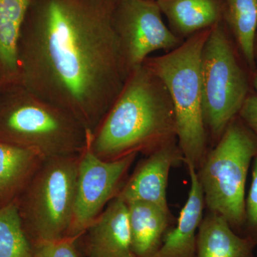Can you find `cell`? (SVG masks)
I'll return each mask as SVG.
<instances>
[{"label": "cell", "mask_w": 257, "mask_h": 257, "mask_svg": "<svg viewBox=\"0 0 257 257\" xmlns=\"http://www.w3.org/2000/svg\"><path fill=\"white\" fill-rule=\"evenodd\" d=\"M116 0H34L20 37L17 84L97 127L124 85Z\"/></svg>", "instance_id": "cell-1"}, {"label": "cell", "mask_w": 257, "mask_h": 257, "mask_svg": "<svg viewBox=\"0 0 257 257\" xmlns=\"http://www.w3.org/2000/svg\"><path fill=\"white\" fill-rule=\"evenodd\" d=\"M177 143L173 103L160 77L145 64L128 73L121 91L91 136L101 160L145 156Z\"/></svg>", "instance_id": "cell-2"}, {"label": "cell", "mask_w": 257, "mask_h": 257, "mask_svg": "<svg viewBox=\"0 0 257 257\" xmlns=\"http://www.w3.org/2000/svg\"><path fill=\"white\" fill-rule=\"evenodd\" d=\"M92 132L72 115L19 84L0 92V140L31 149L45 159L80 155Z\"/></svg>", "instance_id": "cell-3"}, {"label": "cell", "mask_w": 257, "mask_h": 257, "mask_svg": "<svg viewBox=\"0 0 257 257\" xmlns=\"http://www.w3.org/2000/svg\"><path fill=\"white\" fill-rule=\"evenodd\" d=\"M211 30L198 32L175 50L148 57L143 64L167 87L175 109L177 144L184 163L196 170L209 151L203 116L201 55Z\"/></svg>", "instance_id": "cell-4"}, {"label": "cell", "mask_w": 257, "mask_h": 257, "mask_svg": "<svg viewBox=\"0 0 257 257\" xmlns=\"http://www.w3.org/2000/svg\"><path fill=\"white\" fill-rule=\"evenodd\" d=\"M257 156V137L239 115L231 121L197 170L204 204L209 212L224 218L242 236L246 183Z\"/></svg>", "instance_id": "cell-5"}, {"label": "cell", "mask_w": 257, "mask_h": 257, "mask_svg": "<svg viewBox=\"0 0 257 257\" xmlns=\"http://www.w3.org/2000/svg\"><path fill=\"white\" fill-rule=\"evenodd\" d=\"M241 60L224 22L213 27L202 49L201 79L204 124L214 145L251 92V72Z\"/></svg>", "instance_id": "cell-6"}, {"label": "cell", "mask_w": 257, "mask_h": 257, "mask_svg": "<svg viewBox=\"0 0 257 257\" xmlns=\"http://www.w3.org/2000/svg\"><path fill=\"white\" fill-rule=\"evenodd\" d=\"M79 155L45 160L18 202L28 235L34 243L68 235L75 201Z\"/></svg>", "instance_id": "cell-7"}, {"label": "cell", "mask_w": 257, "mask_h": 257, "mask_svg": "<svg viewBox=\"0 0 257 257\" xmlns=\"http://www.w3.org/2000/svg\"><path fill=\"white\" fill-rule=\"evenodd\" d=\"M155 0H116L112 25L127 75L151 54L175 50L183 42L165 25Z\"/></svg>", "instance_id": "cell-8"}, {"label": "cell", "mask_w": 257, "mask_h": 257, "mask_svg": "<svg viewBox=\"0 0 257 257\" xmlns=\"http://www.w3.org/2000/svg\"><path fill=\"white\" fill-rule=\"evenodd\" d=\"M87 146L79 155L73 217L67 236L79 238L112 199L117 197L138 154L107 161Z\"/></svg>", "instance_id": "cell-9"}, {"label": "cell", "mask_w": 257, "mask_h": 257, "mask_svg": "<svg viewBox=\"0 0 257 257\" xmlns=\"http://www.w3.org/2000/svg\"><path fill=\"white\" fill-rule=\"evenodd\" d=\"M184 160L177 143L170 144L147 155L126 179L116 197L126 204L138 201L150 202L170 211L167 198L169 175L171 169Z\"/></svg>", "instance_id": "cell-10"}, {"label": "cell", "mask_w": 257, "mask_h": 257, "mask_svg": "<svg viewBox=\"0 0 257 257\" xmlns=\"http://www.w3.org/2000/svg\"><path fill=\"white\" fill-rule=\"evenodd\" d=\"M82 235L87 257H135L127 204L119 198L112 199Z\"/></svg>", "instance_id": "cell-11"}, {"label": "cell", "mask_w": 257, "mask_h": 257, "mask_svg": "<svg viewBox=\"0 0 257 257\" xmlns=\"http://www.w3.org/2000/svg\"><path fill=\"white\" fill-rule=\"evenodd\" d=\"M185 165L191 180L188 198L175 227L167 231L160 249L153 257H197V232L205 204L197 170L190 164Z\"/></svg>", "instance_id": "cell-12"}, {"label": "cell", "mask_w": 257, "mask_h": 257, "mask_svg": "<svg viewBox=\"0 0 257 257\" xmlns=\"http://www.w3.org/2000/svg\"><path fill=\"white\" fill-rule=\"evenodd\" d=\"M169 28L182 40L223 21L221 0H157Z\"/></svg>", "instance_id": "cell-13"}, {"label": "cell", "mask_w": 257, "mask_h": 257, "mask_svg": "<svg viewBox=\"0 0 257 257\" xmlns=\"http://www.w3.org/2000/svg\"><path fill=\"white\" fill-rule=\"evenodd\" d=\"M132 248L135 257H153L160 249L173 216L155 204L127 203Z\"/></svg>", "instance_id": "cell-14"}, {"label": "cell", "mask_w": 257, "mask_h": 257, "mask_svg": "<svg viewBox=\"0 0 257 257\" xmlns=\"http://www.w3.org/2000/svg\"><path fill=\"white\" fill-rule=\"evenodd\" d=\"M45 160L31 149L0 140V202L3 205L16 200Z\"/></svg>", "instance_id": "cell-15"}, {"label": "cell", "mask_w": 257, "mask_h": 257, "mask_svg": "<svg viewBox=\"0 0 257 257\" xmlns=\"http://www.w3.org/2000/svg\"><path fill=\"white\" fill-rule=\"evenodd\" d=\"M34 0H0V77L16 84L18 50L24 24Z\"/></svg>", "instance_id": "cell-16"}, {"label": "cell", "mask_w": 257, "mask_h": 257, "mask_svg": "<svg viewBox=\"0 0 257 257\" xmlns=\"http://www.w3.org/2000/svg\"><path fill=\"white\" fill-rule=\"evenodd\" d=\"M256 246L235 232L226 219L209 211L198 229L197 257H253Z\"/></svg>", "instance_id": "cell-17"}, {"label": "cell", "mask_w": 257, "mask_h": 257, "mask_svg": "<svg viewBox=\"0 0 257 257\" xmlns=\"http://www.w3.org/2000/svg\"><path fill=\"white\" fill-rule=\"evenodd\" d=\"M223 22L251 74L256 70L253 43L257 30V0H221Z\"/></svg>", "instance_id": "cell-18"}, {"label": "cell", "mask_w": 257, "mask_h": 257, "mask_svg": "<svg viewBox=\"0 0 257 257\" xmlns=\"http://www.w3.org/2000/svg\"><path fill=\"white\" fill-rule=\"evenodd\" d=\"M33 246L16 200L0 207V257H32Z\"/></svg>", "instance_id": "cell-19"}, {"label": "cell", "mask_w": 257, "mask_h": 257, "mask_svg": "<svg viewBox=\"0 0 257 257\" xmlns=\"http://www.w3.org/2000/svg\"><path fill=\"white\" fill-rule=\"evenodd\" d=\"M242 236L257 246V156L252 162L251 182L245 199V221Z\"/></svg>", "instance_id": "cell-20"}, {"label": "cell", "mask_w": 257, "mask_h": 257, "mask_svg": "<svg viewBox=\"0 0 257 257\" xmlns=\"http://www.w3.org/2000/svg\"><path fill=\"white\" fill-rule=\"evenodd\" d=\"M77 239L78 238L66 236L60 239L35 243L32 257H79L76 247Z\"/></svg>", "instance_id": "cell-21"}, {"label": "cell", "mask_w": 257, "mask_h": 257, "mask_svg": "<svg viewBox=\"0 0 257 257\" xmlns=\"http://www.w3.org/2000/svg\"><path fill=\"white\" fill-rule=\"evenodd\" d=\"M239 116L257 137V95L253 91L243 103Z\"/></svg>", "instance_id": "cell-22"}, {"label": "cell", "mask_w": 257, "mask_h": 257, "mask_svg": "<svg viewBox=\"0 0 257 257\" xmlns=\"http://www.w3.org/2000/svg\"><path fill=\"white\" fill-rule=\"evenodd\" d=\"M251 81L253 92L257 95V70L251 74Z\"/></svg>", "instance_id": "cell-23"}, {"label": "cell", "mask_w": 257, "mask_h": 257, "mask_svg": "<svg viewBox=\"0 0 257 257\" xmlns=\"http://www.w3.org/2000/svg\"><path fill=\"white\" fill-rule=\"evenodd\" d=\"M253 55H254L255 67L257 70V30L255 35L254 43H253Z\"/></svg>", "instance_id": "cell-24"}, {"label": "cell", "mask_w": 257, "mask_h": 257, "mask_svg": "<svg viewBox=\"0 0 257 257\" xmlns=\"http://www.w3.org/2000/svg\"><path fill=\"white\" fill-rule=\"evenodd\" d=\"M3 85H4V83H3L1 77H0V92H1L2 89H3Z\"/></svg>", "instance_id": "cell-25"}, {"label": "cell", "mask_w": 257, "mask_h": 257, "mask_svg": "<svg viewBox=\"0 0 257 257\" xmlns=\"http://www.w3.org/2000/svg\"><path fill=\"white\" fill-rule=\"evenodd\" d=\"M155 1H157V0H155Z\"/></svg>", "instance_id": "cell-26"}]
</instances>
